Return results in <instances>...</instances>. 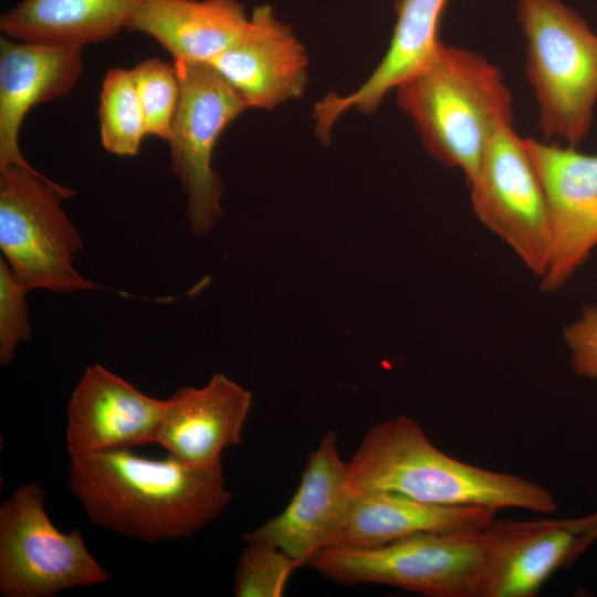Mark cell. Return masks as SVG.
<instances>
[{"label": "cell", "mask_w": 597, "mask_h": 597, "mask_svg": "<svg viewBox=\"0 0 597 597\" xmlns=\"http://www.w3.org/2000/svg\"><path fill=\"white\" fill-rule=\"evenodd\" d=\"M69 488L93 524L153 543L192 535L232 499L221 461L149 459L132 449L71 457Z\"/></svg>", "instance_id": "6da1fadb"}, {"label": "cell", "mask_w": 597, "mask_h": 597, "mask_svg": "<svg viewBox=\"0 0 597 597\" xmlns=\"http://www.w3.org/2000/svg\"><path fill=\"white\" fill-rule=\"evenodd\" d=\"M347 469L354 495L383 491L433 505L514 507L543 514L557 510L543 485L448 455L406 416L371 426Z\"/></svg>", "instance_id": "7a4b0ae2"}, {"label": "cell", "mask_w": 597, "mask_h": 597, "mask_svg": "<svg viewBox=\"0 0 597 597\" xmlns=\"http://www.w3.org/2000/svg\"><path fill=\"white\" fill-rule=\"evenodd\" d=\"M427 153L469 185L494 133L513 123L501 70L479 53L440 43L431 61L396 88Z\"/></svg>", "instance_id": "3957f363"}, {"label": "cell", "mask_w": 597, "mask_h": 597, "mask_svg": "<svg viewBox=\"0 0 597 597\" xmlns=\"http://www.w3.org/2000/svg\"><path fill=\"white\" fill-rule=\"evenodd\" d=\"M516 13L538 127L546 138L577 147L597 103V34L561 0H516Z\"/></svg>", "instance_id": "277c9868"}, {"label": "cell", "mask_w": 597, "mask_h": 597, "mask_svg": "<svg viewBox=\"0 0 597 597\" xmlns=\"http://www.w3.org/2000/svg\"><path fill=\"white\" fill-rule=\"evenodd\" d=\"M74 193L33 167L0 169L1 256L30 290L72 293L100 289L73 265L83 242L61 201Z\"/></svg>", "instance_id": "5b68a950"}, {"label": "cell", "mask_w": 597, "mask_h": 597, "mask_svg": "<svg viewBox=\"0 0 597 597\" xmlns=\"http://www.w3.org/2000/svg\"><path fill=\"white\" fill-rule=\"evenodd\" d=\"M483 530L428 533L378 547L329 546L308 563L341 585L380 584L428 597H476Z\"/></svg>", "instance_id": "8992f818"}, {"label": "cell", "mask_w": 597, "mask_h": 597, "mask_svg": "<svg viewBox=\"0 0 597 597\" xmlns=\"http://www.w3.org/2000/svg\"><path fill=\"white\" fill-rule=\"evenodd\" d=\"M45 492L31 482L0 506V591L6 597H51L111 578L80 530L61 532L44 510Z\"/></svg>", "instance_id": "52a82bcc"}, {"label": "cell", "mask_w": 597, "mask_h": 597, "mask_svg": "<svg viewBox=\"0 0 597 597\" xmlns=\"http://www.w3.org/2000/svg\"><path fill=\"white\" fill-rule=\"evenodd\" d=\"M179 102L167 142L171 168L187 196L191 231L203 235L223 213V185L212 168V153L222 132L248 106L241 95L208 63L175 61Z\"/></svg>", "instance_id": "ba28073f"}, {"label": "cell", "mask_w": 597, "mask_h": 597, "mask_svg": "<svg viewBox=\"0 0 597 597\" xmlns=\"http://www.w3.org/2000/svg\"><path fill=\"white\" fill-rule=\"evenodd\" d=\"M467 186L479 221L541 279L552 247L548 207L525 138L513 123L494 133Z\"/></svg>", "instance_id": "9c48e42d"}, {"label": "cell", "mask_w": 597, "mask_h": 597, "mask_svg": "<svg viewBox=\"0 0 597 597\" xmlns=\"http://www.w3.org/2000/svg\"><path fill=\"white\" fill-rule=\"evenodd\" d=\"M542 181L552 247L541 290L562 289L597 248V155L525 138Z\"/></svg>", "instance_id": "30bf717a"}, {"label": "cell", "mask_w": 597, "mask_h": 597, "mask_svg": "<svg viewBox=\"0 0 597 597\" xmlns=\"http://www.w3.org/2000/svg\"><path fill=\"white\" fill-rule=\"evenodd\" d=\"M347 462L339 457L337 434L329 430L311 452L301 482L285 509L254 530L245 543L269 545L289 555L298 567L333 546L354 501Z\"/></svg>", "instance_id": "8fae6325"}, {"label": "cell", "mask_w": 597, "mask_h": 597, "mask_svg": "<svg viewBox=\"0 0 597 597\" xmlns=\"http://www.w3.org/2000/svg\"><path fill=\"white\" fill-rule=\"evenodd\" d=\"M165 405L104 366H88L67 405L66 449L73 457L156 443Z\"/></svg>", "instance_id": "7c38bea8"}, {"label": "cell", "mask_w": 597, "mask_h": 597, "mask_svg": "<svg viewBox=\"0 0 597 597\" xmlns=\"http://www.w3.org/2000/svg\"><path fill=\"white\" fill-rule=\"evenodd\" d=\"M476 597H533L587 548L563 520H493L483 530Z\"/></svg>", "instance_id": "4fadbf2b"}, {"label": "cell", "mask_w": 597, "mask_h": 597, "mask_svg": "<svg viewBox=\"0 0 597 597\" xmlns=\"http://www.w3.org/2000/svg\"><path fill=\"white\" fill-rule=\"evenodd\" d=\"M247 33L210 64L248 108L273 109L300 97L307 85L308 56L290 24L273 8H254Z\"/></svg>", "instance_id": "5bb4252c"}, {"label": "cell", "mask_w": 597, "mask_h": 597, "mask_svg": "<svg viewBox=\"0 0 597 597\" xmlns=\"http://www.w3.org/2000/svg\"><path fill=\"white\" fill-rule=\"evenodd\" d=\"M83 48L0 39V169L32 167L19 147L31 107L67 95L84 69Z\"/></svg>", "instance_id": "9a60e30c"}, {"label": "cell", "mask_w": 597, "mask_h": 597, "mask_svg": "<svg viewBox=\"0 0 597 597\" xmlns=\"http://www.w3.org/2000/svg\"><path fill=\"white\" fill-rule=\"evenodd\" d=\"M251 406L249 390L214 374L205 386L179 388L166 399L156 443L188 463L221 461L226 448L241 443Z\"/></svg>", "instance_id": "2e32d148"}, {"label": "cell", "mask_w": 597, "mask_h": 597, "mask_svg": "<svg viewBox=\"0 0 597 597\" xmlns=\"http://www.w3.org/2000/svg\"><path fill=\"white\" fill-rule=\"evenodd\" d=\"M447 0H398L389 46L368 78L352 93H331L314 107L318 137L327 139L335 122L348 109L375 112L384 97L427 65L441 43L439 22Z\"/></svg>", "instance_id": "e0dca14e"}, {"label": "cell", "mask_w": 597, "mask_h": 597, "mask_svg": "<svg viewBox=\"0 0 597 597\" xmlns=\"http://www.w3.org/2000/svg\"><path fill=\"white\" fill-rule=\"evenodd\" d=\"M250 23L238 0H149L127 29L154 38L174 61L210 63L238 42Z\"/></svg>", "instance_id": "ac0fdd59"}, {"label": "cell", "mask_w": 597, "mask_h": 597, "mask_svg": "<svg viewBox=\"0 0 597 597\" xmlns=\"http://www.w3.org/2000/svg\"><path fill=\"white\" fill-rule=\"evenodd\" d=\"M496 512L486 506L433 505L391 492L358 493L333 546L378 547L419 534L480 532Z\"/></svg>", "instance_id": "d6986e66"}, {"label": "cell", "mask_w": 597, "mask_h": 597, "mask_svg": "<svg viewBox=\"0 0 597 597\" xmlns=\"http://www.w3.org/2000/svg\"><path fill=\"white\" fill-rule=\"evenodd\" d=\"M149 0H22L0 18L13 40L83 48L127 29Z\"/></svg>", "instance_id": "ffe728a7"}, {"label": "cell", "mask_w": 597, "mask_h": 597, "mask_svg": "<svg viewBox=\"0 0 597 597\" xmlns=\"http://www.w3.org/2000/svg\"><path fill=\"white\" fill-rule=\"evenodd\" d=\"M100 98L103 147L117 156H135L147 132L132 70H108Z\"/></svg>", "instance_id": "44dd1931"}, {"label": "cell", "mask_w": 597, "mask_h": 597, "mask_svg": "<svg viewBox=\"0 0 597 597\" xmlns=\"http://www.w3.org/2000/svg\"><path fill=\"white\" fill-rule=\"evenodd\" d=\"M132 72L147 135L168 142L180 94L175 66L159 59H149L137 64Z\"/></svg>", "instance_id": "7402d4cb"}, {"label": "cell", "mask_w": 597, "mask_h": 597, "mask_svg": "<svg viewBox=\"0 0 597 597\" xmlns=\"http://www.w3.org/2000/svg\"><path fill=\"white\" fill-rule=\"evenodd\" d=\"M233 577L235 597H282L297 564L279 548L247 543Z\"/></svg>", "instance_id": "603a6c76"}, {"label": "cell", "mask_w": 597, "mask_h": 597, "mask_svg": "<svg viewBox=\"0 0 597 597\" xmlns=\"http://www.w3.org/2000/svg\"><path fill=\"white\" fill-rule=\"evenodd\" d=\"M30 289L12 272L7 261L0 258V364L9 365L21 342L32 333L25 295Z\"/></svg>", "instance_id": "cb8c5ba5"}, {"label": "cell", "mask_w": 597, "mask_h": 597, "mask_svg": "<svg viewBox=\"0 0 597 597\" xmlns=\"http://www.w3.org/2000/svg\"><path fill=\"white\" fill-rule=\"evenodd\" d=\"M563 337L569 352L574 373L597 379V305L584 307L582 315L566 325Z\"/></svg>", "instance_id": "d4e9b609"}, {"label": "cell", "mask_w": 597, "mask_h": 597, "mask_svg": "<svg viewBox=\"0 0 597 597\" xmlns=\"http://www.w3.org/2000/svg\"><path fill=\"white\" fill-rule=\"evenodd\" d=\"M563 521L572 531L582 537L587 548L597 540V511L584 516Z\"/></svg>", "instance_id": "484cf974"}]
</instances>
